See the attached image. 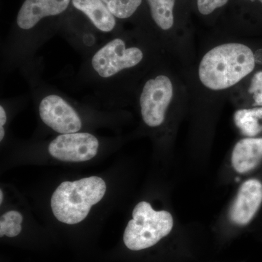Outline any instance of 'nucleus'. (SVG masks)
<instances>
[{"label":"nucleus","instance_id":"obj_1","mask_svg":"<svg viewBox=\"0 0 262 262\" xmlns=\"http://www.w3.org/2000/svg\"><path fill=\"white\" fill-rule=\"evenodd\" d=\"M255 56L245 45L227 43L206 53L199 67V77L208 89L220 91L232 87L254 70Z\"/></svg>","mask_w":262,"mask_h":262},{"label":"nucleus","instance_id":"obj_2","mask_svg":"<svg viewBox=\"0 0 262 262\" xmlns=\"http://www.w3.org/2000/svg\"><path fill=\"white\" fill-rule=\"evenodd\" d=\"M106 183L98 177L61 183L51 200L55 217L67 225H76L89 215L91 208L102 200Z\"/></svg>","mask_w":262,"mask_h":262},{"label":"nucleus","instance_id":"obj_3","mask_svg":"<svg viewBox=\"0 0 262 262\" xmlns=\"http://www.w3.org/2000/svg\"><path fill=\"white\" fill-rule=\"evenodd\" d=\"M132 215L123 234L124 244L131 251L155 246L173 229L172 215L168 211H155L147 202L138 203Z\"/></svg>","mask_w":262,"mask_h":262},{"label":"nucleus","instance_id":"obj_4","mask_svg":"<svg viewBox=\"0 0 262 262\" xmlns=\"http://www.w3.org/2000/svg\"><path fill=\"white\" fill-rule=\"evenodd\" d=\"M144 58L140 48L127 47L120 38L112 39L93 56L91 65L99 77L107 79L139 64Z\"/></svg>","mask_w":262,"mask_h":262},{"label":"nucleus","instance_id":"obj_5","mask_svg":"<svg viewBox=\"0 0 262 262\" xmlns=\"http://www.w3.org/2000/svg\"><path fill=\"white\" fill-rule=\"evenodd\" d=\"M173 96V84L167 76L158 75L146 82L140 96V106L143 120L148 126L163 124Z\"/></svg>","mask_w":262,"mask_h":262},{"label":"nucleus","instance_id":"obj_6","mask_svg":"<svg viewBox=\"0 0 262 262\" xmlns=\"http://www.w3.org/2000/svg\"><path fill=\"white\" fill-rule=\"evenodd\" d=\"M99 142L89 133L61 134L51 141L48 151L53 158L63 162H85L98 153Z\"/></svg>","mask_w":262,"mask_h":262},{"label":"nucleus","instance_id":"obj_7","mask_svg":"<svg viewBox=\"0 0 262 262\" xmlns=\"http://www.w3.org/2000/svg\"><path fill=\"white\" fill-rule=\"evenodd\" d=\"M42 122L61 134L77 133L82 127V120L77 111L58 95H48L43 98L39 106Z\"/></svg>","mask_w":262,"mask_h":262},{"label":"nucleus","instance_id":"obj_8","mask_svg":"<svg viewBox=\"0 0 262 262\" xmlns=\"http://www.w3.org/2000/svg\"><path fill=\"white\" fill-rule=\"evenodd\" d=\"M262 203V183L249 179L239 187L229 211V219L237 225H246L253 220Z\"/></svg>","mask_w":262,"mask_h":262},{"label":"nucleus","instance_id":"obj_9","mask_svg":"<svg viewBox=\"0 0 262 262\" xmlns=\"http://www.w3.org/2000/svg\"><path fill=\"white\" fill-rule=\"evenodd\" d=\"M72 0H25L19 10L17 24L20 29L34 28L42 19L61 14Z\"/></svg>","mask_w":262,"mask_h":262},{"label":"nucleus","instance_id":"obj_10","mask_svg":"<svg viewBox=\"0 0 262 262\" xmlns=\"http://www.w3.org/2000/svg\"><path fill=\"white\" fill-rule=\"evenodd\" d=\"M262 161V138H247L238 141L232 154V164L239 173L251 171Z\"/></svg>","mask_w":262,"mask_h":262},{"label":"nucleus","instance_id":"obj_11","mask_svg":"<svg viewBox=\"0 0 262 262\" xmlns=\"http://www.w3.org/2000/svg\"><path fill=\"white\" fill-rule=\"evenodd\" d=\"M76 9L82 12L95 27L103 32H110L116 26L115 17L102 0H72Z\"/></svg>","mask_w":262,"mask_h":262},{"label":"nucleus","instance_id":"obj_12","mask_svg":"<svg viewBox=\"0 0 262 262\" xmlns=\"http://www.w3.org/2000/svg\"><path fill=\"white\" fill-rule=\"evenodd\" d=\"M234 121L243 135H258L262 132V107L238 110L234 113Z\"/></svg>","mask_w":262,"mask_h":262},{"label":"nucleus","instance_id":"obj_13","mask_svg":"<svg viewBox=\"0 0 262 262\" xmlns=\"http://www.w3.org/2000/svg\"><path fill=\"white\" fill-rule=\"evenodd\" d=\"M151 17L159 28L168 30L174 24L173 8L176 0H147Z\"/></svg>","mask_w":262,"mask_h":262},{"label":"nucleus","instance_id":"obj_14","mask_svg":"<svg viewBox=\"0 0 262 262\" xmlns=\"http://www.w3.org/2000/svg\"><path fill=\"white\" fill-rule=\"evenodd\" d=\"M115 18H130L142 3V0H102Z\"/></svg>","mask_w":262,"mask_h":262},{"label":"nucleus","instance_id":"obj_15","mask_svg":"<svg viewBox=\"0 0 262 262\" xmlns=\"http://www.w3.org/2000/svg\"><path fill=\"white\" fill-rule=\"evenodd\" d=\"M22 222L23 215L18 211L6 212L2 215L0 220V237H15L18 236L22 230Z\"/></svg>","mask_w":262,"mask_h":262},{"label":"nucleus","instance_id":"obj_16","mask_svg":"<svg viewBox=\"0 0 262 262\" xmlns=\"http://www.w3.org/2000/svg\"><path fill=\"white\" fill-rule=\"evenodd\" d=\"M249 92L253 95L255 104L262 106V71L253 76L250 85Z\"/></svg>","mask_w":262,"mask_h":262},{"label":"nucleus","instance_id":"obj_17","mask_svg":"<svg viewBox=\"0 0 262 262\" xmlns=\"http://www.w3.org/2000/svg\"><path fill=\"white\" fill-rule=\"evenodd\" d=\"M229 0H196L198 8L201 14H211L217 8L225 6Z\"/></svg>","mask_w":262,"mask_h":262},{"label":"nucleus","instance_id":"obj_18","mask_svg":"<svg viewBox=\"0 0 262 262\" xmlns=\"http://www.w3.org/2000/svg\"><path fill=\"white\" fill-rule=\"evenodd\" d=\"M7 122V114L4 107L0 106V127H4Z\"/></svg>","mask_w":262,"mask_h":262},{"label":"nucleus","instance_id":"obj_19","mask_svg":"<svg viewBox=\"0 0 262 262\" xmlns=\"http://www.w3.org/2000/svg\"><path fill=\"white\" fill-rule=\"evenodd\" d=\"M3 190H0V204H2L3 203Z\"/></svg>","mask_w":262,"mask_h":262},{"label":"nucleus","instance_id":"obj_20","mask_svg":"<svg viewBox=\"0 0 262 262\" xmlns=\"http://www.w3.org/2000/svg\"><path fill=\"white\" fill-rule=\"evenodd\" d=\"M251 1H255V0H251ZM258 1L261 2L262 4V0H258Z\"/></svg>","mask_w":262,"mask_h":262}]
</instances>
